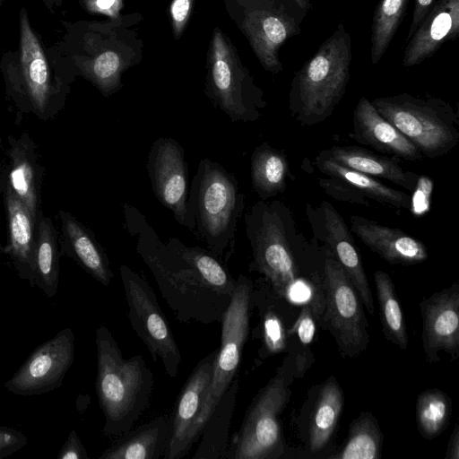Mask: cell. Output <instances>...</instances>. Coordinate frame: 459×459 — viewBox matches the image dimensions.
<instances>
[{
  "label": "cell",
  "mask_w": 459,
  "mask_h": 459,
  "mask_svg": "<svg viewBox=\"0 0 459 459\" xmlns=\"http://www.w3.org/2000/svg\"><path fill=\"white\" fill-rule=\"evenodd\" d=\"M124 213L128 232L137 237L136 252L176 318L181 323H221L236 280L219 257L176 238L163 243L146 218L128 204H124Z\"/></svg>",
  "instance_id": "cell-1"
},
{
  "label": "cell",
  "mask_w": 459,
  "mask_h": 459,
  "mask_svg": "<svg viewBox=\"0 0 459 459\" xmlns=\"http://www.w3.org/2000/svg\"><path fill=\"white\" fill-rule=\"evenodd\" d=\"M141 21V14L130 13L69 23L56 48L75 76L109 97L122 88V74L142 60L143 43L134 28Z\"/></svg>",
  "instance_id": "cell-2"
},
{
  "label": "cell",
  "mask_w": 459,
  "mask_h": 459,
  "mask_svg": "<svg viewBox=\"0 0 459 459\" xmlns=\"http://www.w3.org/2000/svg\"><path fill=\"white\" fill-rule=\"evenodd\" d=\"M0 68L8 95L41 117L65 100L76 77L56 48H45L24 6L19 12L18 49L3 55Z\"/></svg>",
  "instance_id": "cell-3"
},
{
  "label": "cell",
  "mask_w": 459,
  "mask_h": 459,
  "mask_svg": "<svg viewBox=\"0 0 459 459\" xmlns=\"http://www.w3.org/2000/svg\"><path fill=\"white\" fill-rule=\"evenodd\" d=\"M96 393L107 436L123 435L147 409L154 385L153 373L142 355L125 359L110 331L100 325L95 332Z\"/></svg>",
  "instance_id": "cell-4"
},
{
  "label": "cell",
  "mask_w": 459,
  "mask_h": 459,
  "mask_svg": "<svg viewBox=\"0 0 459 459\" xmlns=\"http://www.w3.org/2000/svg\"><path fill=\"white\" fill-rule=\"evenodd\" d=\"M351 59V38L341 22L292 79L289 107L296 121L311 126L332 116L346 91Z\"/></svg>",
  "instance_id": "cell-5"
},
{
  "label": "cell",
  "mask_w": 459,
  "mask_h": 459,
  "mask_svg": "<svg viewBox=\"0 0 459 459\" xmlns=\"http://www.w3.org/2000/svg\"><path fill=\"white\" fill-rule=\"evenodd\" d=\"M195 232L212 253L227 261L234 249L237 222L245 206L233 174L208 158L202 159L187 197Z\"/></svg>",
  "instance_id": "cell-6"
},
{
  "label": "cell",
  "mask_w": 459,
  "mask_h": 459,
  "mask_svg": "<svg viewBox=\"0 0 459 459\" xmlns=\"http://www.w3.org/2000/svg\"><path fill=\"white\" fill-rule=\"evenodd\" d=\"M245 225L255 269L278 296L291 301L299 272L291 247L296 231L290 210L278 200H260L246 213Z\"/></svg>",
  "instance_id": "cell-7"
},
{
  "label": "cell",
  "mask_w": 459,
  "mask_h": 459,
  "mask_svg": "<svg viewBox=\"0 0 459 459\" xmlns=\"http://www.w3.org/2000/svg\"><path fill=\"white\" fill-rule=\"evenodd\" d=\"M371 103L423 157L445 156L459 143L458 116L448 102L439 98L403 92L377 97Z\"/></svg>",
  "instance_id": "cell-8"
},
{
  "label": "cell",
  "mask_w": 459,
  "mask_h": 459,
  "mask_svg": "<svg viewBox=\"0 0 459 459\" xmlns=\"http://www.w3.org/2000/svg\"><path fill=\"white\" fill-rule=\"evenodd\" d=\"M204 92L233 122L257 120L266 102L236 46L221 28L212 33Z\"/></svg>",
  "instance_id": "cell-9"
},
{
  "label": "cell",
  "mask_w": 459,
  "mask_h": 459,
  "mask_svg": "<svg viewBox=\"0 0 459 459\" xmlns=\"http://www.w3.org/2000/svg\"><path fill=\"white\" fill-rule=\"evenodd\" d=\"M225 10L264 70L282 71L280 49L301 31L308 10L295 0H224Z\"/></svg>",
  "instance_id": "cell-10"
},
{
  "label": "cell",
  "mask_w": 459,
  "mask_h": 459,
  "mask_svg": "<svg viewBox=\"0 0 459 459\" xmlns=\"http://www.w3.org/2000/svg\"><path fill=\"white\" fill-rule=\"evenodd\" d=\"M287 380L282 367L258 393L247 410L225 458L276 459L281 456L284 442L279 416L290 394Z\"/></svg>",
  "instance_id": "cell-11"
},
{
  "label": "cell",
  "mask_w": 459,
  "mask_h": 459,
  "mask_svg": "<svg viewBox=\"0 0 459 459\" xmlns=\"http://www.w3.org/2000/svg\"><path fill=\"white\" fill-rule=\"evenodd\" d=\"M252 294L251 280L239 274L236 280L232 299L221 322V346L217 351L211 381L198 417L200 435L207 419L236 376L248 337Z\"/></svg>",
  "instance_id": "cell-12"
},
{
  "label": "cell",
  "mask_w": 459,
  "mask_h": 459,
  "mask_svg": "<svg viewBox=\"0 0 459 459\" xmlns=\"http://www.w3.org/2000/svg\"><path fill=\"white\" fill-rule=\"evenodd\" d=\"M134 331L147 347L152 359H160L166 373L176 377L182 360L169 325L149 283L126 264L119 268Z\"/></svg>",
  "instance_id": "cell-13"
},
{
  "label": "cell",
  "mask_w": 459,
  "mask_h": 459,
  "mask_svg": "<svg viewBox=\"0 0 459 459\" xmlns=\"http://www.w3.org/2000/svg\"><path fill=\"white\" fill-rule=\"evenodd\" d=\"M324 277V326L334 337L342 356L354 358L363 352L369 342L361 300L333 255L325 260Z\"/></svg>",
  "instance_id": "cell-14"
},
{
  "label": "cell",
  "mask_w": 459,
  "mask_h": 459,
  "mask_svg": "<svg viewBox=\"0 0 459 459\" xmlns=\"http://www.w3.org/2000/svg\"><path fill=\"white\" fill-rule=\"evenodd\" d=\"M147 172L159 202L174 219L194 233L195 224L187 206L188 177L184 148L171 137L155 140L147 157Z\"/></svg>",
  "instance_id": "cell-15"
},
{
  "label": "cell",
  "mask_w": 459,
  "mask_h": 459,
  "mask_svg": "<svg viewBox=\"0 0 459 459\" xmlns=\"http://www.w3.org/2000/svg\"><path fill=\"white\" fill-rule=\"evenodd\" d=\"M74 359V334L71 328H64L39 345L4 385L22 396L48 393L62 385Z\"/></svg>",
  "instance_id": "cell-16"
},
{
  "label": "cell",
  "mask_w": 459,
  "mask_h": 459,
  "mask_svg": "<svg viewBox=\"0 0 459 459\" xmlns=\"http://www.w3.org/2000/svg\"><path fill=\"white\" fill-rule=\"evenodd\" d=\"M307 221L314 236L325 243L343 268L369 315L375 312L373 297L359 253L342 215L327 201L318 206L307 204Z\"/></svg>",
  "instance_id": "cell-17"
},
{
  "label": "cell",
  "mask_w": 459,
  "mask_h": 459,
  "mask_svg": "<svg viewBox=\"0 0 459 459\" xmlns=\"http://www.w3.org/2000/svg\"><path fill=\"white\" fill-rule=\"evenodd\" d=\"M217 351L204 357L187 378L177 401L169 423L165 459L184 457L200 437L198 417L209 386Z\"/></svg>",
  "instance_id": "cell-18"
},
{
  "label": "cell",
  "mask_w": 459,
  "mask_h": 459,
  "mask_svg": "<svg viewBox=\"0 0 459 459\" xmlns=\"http://www.w3.org/2000/svg\"><path fill=\"white\" fill-rule=\"evenodd\" d=\"M422 316V346L426 360H440L446 351L452 359L459 353V284L435 292L420 303Z\"/></svg>",
  "instance_id": "cell-19"
},
{
  "label": "cell",
  "mask_w": 459,
  "mask_h": 459,
  "mask_svg": "<svg viewBox=\"0 0 459 459\" xmlns=\"http://www.w3.org/2000/svg\"><path fill=\"white\" fill-rule=\"evenodd\" d=\"M352 138L359 144L407 161L423 158L420 152L367 98L361 97L353 111Z\"/></svg>",
  "instance_id": "cell-20"
},
{
  "label": "cell",
  "mask_w": 459,
  "mask_h": 459,
  "mask_svg": "<svg viewBox=\"0 0 459 459\" xmlns=\"http://www.w3.org/2000/svg\"><path fill=\"white\" fill-rule=\"evenodd\" d=\"M350 224L364 245L391 264L412 265L428 259L425 244L400 229L359 215L351 216Z\"/></svg>",
  "instance_id": "cell-21"
},
{
  "label": "cell",
  "mask_w": 459,
  "mask_h": 459,
  "mask_svg": "<svg viewBox=\"0 0 459 459\" xmlns=\"http://www.w3.org/2000/svg\"><path fill=\"white\" fill-rule=\"evenodd\" d=\"M459 34V0H437L406 41L403 65L411 67L432 56Z\"/></svg>",
  "instance_id": "cell-22"
},
{
  "label": "cell",
  "mask_w": 459,
  "mask_h": 459,
  "mask_svg": "<svg viewBox=\"0 0 459 459\" xmlns=\"http://www.w3.org/2000/svg\"><path fill=\"white\" fill-rule=\"evenodd\" d=\"M318 156L333 160L350 169L391 181L408 191H414L419 177L404 170L396 157L381 155L356 145L333 146L323 150Z\"/></svg>",
  "instance_id": "cell-23"
},
{
  "label": "cell",
  "mask_w": 459,
  "mask_h": 459,
  "mask_svg": "<svg viewBox=\"0 0 459 459\" xmlns=\"http://www.w3.org/2000/svg\"><path fill=\"white\" fill-rule=\"evenodd\" d=\"M64 241L62 253L73 258L104 286L114 278L109 260L92 232L66 212H60Z\"/></svg>",
  "instance_id": "cell-24"
},
{
  "label": "cell",
  "mask_w": 459,
  "mask_h": 459,
  "mask_svg": "<svg viewBox=\"0 0 459 459\" xmlns=\"http://www.w3.org/2000/svg\"><path fill=\"white\" fill-rule=\"evenodd\" d=\"M6 206L9 230V254L19 277L34 285L33 255L36 243V221L27 207L6 189Z\"/></svg>",
  "instance_id": "cell-25"
},
{
  "label": "cell",
  "mask_w": 459,
  "mask_h": 459,
  "mask_svg": "<svg viewBox=\"0 0 459 459\" xmlns=\"http://www.w3.org/2000/svg\"><path fill=\"white\" fill-rule=\"evenodd\" d=\"M169 438V423L160 415L124 433L99 459H160Z\"/></svg>",
  "instance_id": "cell-26"
},
{
  "label": "cell",
  "mask_w": 459,
  "mask_h": 459,
  "mask_svg": "<svg viewBox=\"0 0 459 459\" xmlns=\"http://www.w3.org/2000/svg\"><path fill=\"white\" fill-rule=\"evenodd\" d=\"M316 165L322 173L350 185L366 198L396 209L412 210V198L408 194L387 186L374 177L350 169L318 155Z\"/></svg>",
  "instance_id": "cell-27"
},
{
  "label": "cell",
  "mask_w": 459,
  "mask_h": 459,
  "mask_svg": "<svg viewBox=\"0 0 459 459\" xmlns=\"http://www.w3.org/2000/svg\"><path fill=\"white\" fill-rule=\"evenodd\" d=\"M238 390V380L234 377L207 419L201 432V442L192 458H225L229 447V430L235 409Z\"/></svg>",
  "instance_id": "cell-28"
},
{
  "label": "cell",
  "mask_w": 459,
  "mask_h": 459,
  "mask_svg": "<svg viewBox=\"0 0 459 459\" xmlns=\"http://www.w3.org/2000/svg\"><path fill=\"white\" fill-rule=\"evenodd\" d=\"M290 165L284 152L267 143L258 145L251 156V182L261 200L284 192Z\"/></svg>",
  "instance_id": "cell-29"
},
{
  "label": "cell",
  "mask_w": 459,
  "mask_h": 459,
  "mask_svg": "<svg viewBox=\"0 0 459 459\" xmlns=\"http://www.w3.org/2000/svg\"><path fill=\"white\" fill-rule=\"evenodd\" d=\"M60 252L56 232L48 218L38 221L33 255L34 285L53 298L58 290Z\"/></svg>",
  "instance_id": "cell-30"
},
{
  "label": "cell",
  "mask_w": 459,
  "mask_h": 459,
  "mask_svg": "<svg viewBox=\"0 0 459 459\" xmlns=\"http://www.w3.org/2000/svg\"><path fill=\"white\" fill-rule=\"evenodd\" d=\"M343 406V394L334 377L328 378L319 391L312 414L308 445L311 452H319L330 441Z\"/></svg>",
  "instance_id": "cell-31"
},
{
  "label": "cell",
  "mask_w": 459,
  "mask_h": 459,
  "mask_svg": "<svg viewBox=\"0 0 459 459\" xmlns=\"http://www.w3.org/2000/svg\"><path fill=\"white\" fill-rule=\"evenodd\" d=\"M10 159L7 188L38 221L39 181L32 151L25 143L13 145Z\"/></svg>",
  "instance_id": "cell-32"
},
{
  "label": "cell",
  "mask_w": 459,
  "mask_h": 459,
  "mask_svg": "<svg viewBox=\"0 0 459 459\" xmlns=\"http://www.w3.org/2000/svg\"><path fill=\"white\" fill-rule=\"evenodd\" d=\"M380 321L387 340L402 350L408 346V334L402 307L391 277L377 270L374 273Z\"/></svg>",
  "instance_id": "cell-33"
},
{
  "label": "cell",
  "mask_w": 459,
  "mask_h": 459,
  "mask_svg": "<svg viewBox=\"0 0 459 459\" xmlns=\"http://www.w3.org/2000/svg\"><path fill=\"white\" fill-rule=\"evenodd\" d=\"M383 434L374 415L362 411L349 429L342 449L331 456L334 459H379L382 456Z\"/></svg>",
  "instance_id": "cell-34"
},
{
  "label": "cell",
  "mask_w": 459,
  "mask_h": 459,
  "mask_svg": "<svg viewBox=\"0 0 459 459\" xmlns=\"http://www.w3.org/2000/svg\"><path fill=\"white\" fill-rule=\"evenodd\" d=\"M409 0H380L374 13L370 57L377 65L387 50L404 15Z\"/></svg>",
  "instance_id": "cell-35"
},
{
  "label": "cell",
  "mask_w": 459,
  "mask_h": 459,
  "mask_svg": "<svg viewBox=\"0 0 459 459\" xmlns=\"http://www.w3.org/2000/svg\"><path fill=\"white\" fill-rule=\"evenodd\" d=\"M452 411L449 397L441 390L434 388L422 392L417 399L416 420L420 435L433 439L446 428Z\"/></svg>",
  "instance_id": "cell-36"
},
{
  "label": "cell",
  "mask_w": 459,
  "mask_h": 459,
  "mask_svg": "<svg viewBox=\"0 0 459 459\" xmlns=\"http://www.w3.org/2000/svg\"><path fill=\"white\" fill-rule=\"evenodd\" d=\"M263 330L264 345L269 355L282 352L286 349L287 333L274 311L268 310L264 314Z\"/></svg>",
  "instance_id": "cell-37"
},
{
  "label": "cell",
  "mask_w": 459,
  "mask_h": 459,
  "mask_svg": "<svg viewBox=\"0 0 459 459\" xmlns=\"http://www.w3.org/2000/svg\"><path fill=\"white\" fill-rule=\"evenodd\" d=\"M318 184L326 194L335 199L361 205L369 204L363 195L341 180L333 178H319Z\"/></svg>",
  "instance_id": "cell-38"
},
{
  "label": "cell",
  "mask_w": 459,
  "mask_h": 459,
  "mask_svg": "<svg viewBox=\"0 0 459 459\" xmlns=\"http://www.w3.org/2000/svg\"><path fill=\"white\" fill-rule=\"evenodd\" d=\"M194 0H172L169 13L173 37L176 40L183 35L190 20Z\"/></svg>",
  "instance_id": "cell-39"
},
{
  "label": "cell",
  "mask_w": 459,
  "mask_h": 459,
  "mask_svg": "<svg viewBox=\"0 0 459 459\" xmlns=\"http://www.w3.org/2000/svg\"><path fill=\"white\" fill-rule=\"evenodd\" d=\"M28 437L19 429L0 426V459L5 458L23 448Z\"/></svg>",
  "instance_id": "cell-40"
},
{
  "label": "cell",
  "mask_w": 459,
  "mask_h": 459,
  "mask_svg": "<svg viewBox=\"0 0 459 459\" xmlns=\"http://www.w3.org/2000/svg\"><path fill=\"white\" fill-rule=\"evenodd\" d=\"M313 308L310 305H306L302 308L296 323L289 330L290 334L297 333L302 344H310L316 333V325Z\"/></svg>",
  "instance_id": "cell-41"
},
{
  "label": "cell",
  "mask_w": 459,
  "mask_h": 459,
  "mask_svg": "<svg viewBox=\"0 0 459 459\" xmlns=\"http://www.w3.org/2000/svg\"><path fill=\"white\" fill-rule=\"evenodd\" d=\"M126 0H79L83 10L93 15H103L109 19L119 18Z\"/></svg>",
  "instance_id": "cell-42"
},
{
  "label": "cell",
  "mask_w": 459,
  "mask_h": 459,
  "mask_svg": "<svg viewBox=\"0 0 459 459\" xmlns=\"http://www.w3.org/2000/svg\"><path fill=\"white\" fill-rule=\"evenodd\" d=\"M58 459H89L81 438L75 429H72L61 447L57 455Z\"/></svg>",
  "instance_id": "cell-43"
},
{
  "label": "cell",
  "mask_w": 459,
  "mask_h": 459,
  "mask_svg": "<svg viewBox=\"0 0 459 459\" xmlns=\"http://www.w3.org/2000/svg\"><path fill=\"white\" fill-rule=\"evenodd\" d=\"M435 0H415L412 20L409 29L406 41L412 36L420 22L426 16L427 13L434 4Z\"/></svg>",
  "instance_id": "cell-44"
},
{
  "label": "cell",
  "mask_w": 459,
  "mask_h": 459,
  "mask_svg": "<svg viewBox=\"0 0 459 459\" xmlns=\"http://www.w3.org/2000/svg\"><path fill=\"white\" fill-rule=\"evenodd\" d=\"M446 459H459V427L456 424L450 437L446 455Z\"/></svg>",
  "instance_id": "cell-45"
},
{
  "label": "cell",
  "mask_w": 459,
  "mask_h": 459,
  "mask_svg": "<svg viewBox=\"0 0 459 459\" xmlns=\"http://www.w3.org/2000/svg\"><path fill=\"white\" fill-rule=\"evenodd\" d=\"M48 10L53 12L55 9L59 8L63 0H41Z\"/></svg>",
  "instance_id": "cell-46"
},
{
  "label": "cell",
  "mask_w": 459,
  "mask_h": 459,
  "mask_svg": "<svg viewBox=\"0 0 459 459\" xmlns=\"http://www.w3.org/2000/svg\"><path fill=\"white\" fill-rule=\"evenodd\" d=\"M297 1L301 6L304 8L309 10L311 8V3L309 0H295Z\"/></svg>",
  "instance_id": "cell-47"
},
{
  "label": "cell",
  "mask_w": 459,
  "mask_h": 459,
  "mask_svg": "<svg viewBox=\"0 0 459 459\" xmlns=\"http://www.w3.org/2000/svg\"><path fill=\"white\" fill-rule=\"evenodd\" d=\"M3 2H4V0H0V7H1Z\"/></svg>",
  "instance_id": "cell-48"
}]
</instances>
